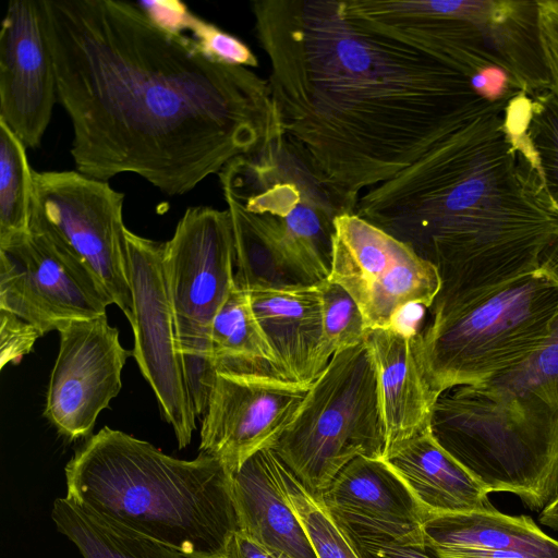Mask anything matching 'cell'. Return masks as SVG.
<instances>
[{
  "label": "cell",
  "instance_id": "cell-1",
  "mask_svg": "<svg viewBox=\"0 0 558 558\" xmlns=\"http://www.w3.org/2000/svg\"><path fill=\"white\" fill-rule=\"evenodd\" d=\"M276 119L356 207L490 106L450 59L433 1H253Z\"/></svg>",
  "mask_w": 558,
  "mask_h": 558
},
{
  "label": "cell",
  "instance_id": "cell-2",
  "mask_svg": "<svg viewBox=\"0 0 558 558\" xmlns=\"http://www.w3.org/2000/svg\"><path fill=\"white\" fill-rule=\"evenodd\" d=\"M43 8L78 172L101 181L134 173L183 195L280 131L267 80L214 60L136 3Z\"/></svg>",
  "mask_w": 558,
  "mask_h": 558
},
{
  "label": "cell",
  "instance_id": "cell-3",
  "mask_svg": "<svg viewBox=\"0 0 558 558\" xmlns=\"http://www.w3.org/2000/svg\"><path fill=\"white\" fill-rule=\"evenodd\" d=\"M525 100L493 105L397 178L360 196L354 214L434 264L432 315L475 304L537 270L558 241L524 130Z\"/></svg>",
  "mask_w": 558,
  "mask_h": 558
},
{
  "label": "cell",
  "instance_id": "cell-4",
  "mask_svg": "<svg viewBox=\"0 0 558 558\" xmlns=\"http://www.w3.org/2000/svg\"><path fill=\"white\" fill-rule=\"evenodd\" d=\"M66 498L189 558H226L240 530L231 472L218 458L163 453L108 426L65 465Z\"/></svg>",
  "mask_w": 558,
  "mask_h": 558
},
{
  "label": "cell",
  "instance_id": "cell-5",
  "mask_svg": "<svg viewBox=\"0 0 558 558\" xmlns=\"http://www.w3.org/2000/svg\"><path fill=\"white\" fill-rule=\"evenodd\" d=\"M558 268V241L550 248ZM434 439L490 493L542 511L558 493V313L527 360L480 386L444 391Z\"/></svg>",
  "mask_w": 558,
  "mask_h": 558
},
{
  "label": "cell",
  "instance_id": "cell-6",
  "mask_svg": "<svg viewBox=\"0 0 558 558\" xmlns=\"http://www.w3.org/2000/svg\"><path fill=\"white\" fill-rule=\"evenodd\" d=\"M558 313V268L549 247L537 270L475 304L432 316L421 331L433 390L480 386L509 372L547 340Z\"/></svg>",
  "mask_w": 558,
  "mask_h": 558
},
{
  "label": "cell",
  "instance_id": "cell-7",
  "mask_svg": "<svg viewBox=\"0 0 558 558\" xmlns=\"http://www.w3.org/2000/svg\"><path fill=\"white\" fill-rule=\"evenodd\" d=\"M223 195L253 213L276 253L302 286L329 278L335 220L354 208L312 171L283 132L218 173Z\"/></svg>",
  "mask_w": 558,
  "mask_h": 558
},
{
  "label": "cell",
  "instance_id": "cell-8",
  "mask_svg": "<svg viewBox=\"0 0 558 558\" xmlns=\"http://www.w3.org/2000/svg\"><path fill=\"white\" fill-rule=\"evenodd\" d=\"M385 447L375 363L363 341L331 357L271 449L319 496L350 461L383 458Z\"/></svg>",
  "mask_w": 558,
  "mask_h": 558
},
{
  "label": "cell",
  "instance_id": "cell-9",
  "mask_svg": "<svg viewBox=\"0 0 558 558\" xmlns=\"http://www.w3.org/2000/svg\"><path fill=\"white\" fill-rule=\"evenodd\" d=\"M33 175L29 231L47 235L78 259L130 322L124 194L77 170Z\"/></svg>",
  "mask_w": 558,
  "mask_h": 558
},
{
  "label": "cell",
  "instance_id": "cell-10",
  "mask_svg": "<svg viewBox=\"0 0 558 558\" xmlns=\"http://www.w3.org/2000/svg\"><path fill=\"white\" fill-rule=\"evenodd\" d=\"M163 268L183 369L214 364L210 326L235 286L229 211L187 208L165 242Z\"/></svg>",
  "mask_w": 558,
  "mask_h": 558
},
{
  "label": "cell",
  "instance_id": "cell-11",
  "mask_svg": "<svg viewBox=\"0 0 558 558\" xmlns=\"http://www.w3.org/2000/svg\"><path fill=\"white\" fill-rule=\"evenodd\" d=\"M125 240L132 294V353L174 430L179 448L183 449L196 426L165 275V242L141 236L128 228Z\"/></svg>",
  "mask_w": 558,
  "mask_h": 558
},
{
  "label": "cell",
  "instance_id": "cell-12",
  "mask_svg": "<svg viewBox=\"0 0 558 558\" xmlns=\"http://www.w3.org/2000/svg\"><path fill=\"white\" fill-rule=\"evenodd\" d=\"M113 304L93 274L47 235L29 231L0 245V310L45 336Z\"/></svg>",
  "mask_w": 558,
  "mask_h": 558
},
{
  "label": "cell",
  "instance_id": "cell-13",
  "mask_svg": "<svg viewBox=\"0 0 558 558\" xmlns=\"http://www.w3.org/2000/svg\"><path fill=\"white\" fill-rule=\"evenodd\" d=\"M312 384L259 371H217L203 415L201 452L232 473L255 452L272 448L294 418Z\"/></svg>",
  "mask_w": 558,
  "mask_h": 558
},
{
  "label": "cell",
  "instance_id": "cell-14",
  "mask_svg": "<svg viewBox=\"0 0 558 558\" xmlns=\"http://www.w3.org/2000/svg\"><path fill=\"white\" fill-rule=\"evenodd\" d=\"M45 416L69 439L89 436L100 412L122 388V369L133 355L122 347L107 314L73 319L59 329Z\"/></svg>",
  "mask_w": 558,
  "mask_h": 558
},
{
  "label": "cell",
  "instance_id": "cell-15",
  "mask_svg": "<svg viewBox=\"0 0 558 558\" xmlns=\"http://www.w3.org/2000/svg\"><path fill=\"white\" fill-rule=\"evenodd\" d=\"M57 100L43 0H11L0 32V120L26 147L36 148Z\"/></svg>",
  "mask_w": 558,
  "mask_h": 558
},
{
  "label": "cell",
  "instance_id": "cell-16",
  "mask_svg": "<svg viewBox=\"0 0 558 558\" xmlns=\"http://www.w3.org/2000/svg\"><path fill=\"white\" fill-rule=\"evenodd\" d=\"M318 497L342 527L424 545L423 527L433 514L381 458H354Z\"/></svg>",
  "mask_w": 558,
  "mask_h": 558
},
{
  "label": "cell",
  "instance_id": "cell-17",
  "mask_svg": "<svg viewBox=\"0 0 558 558\" xmlns=\"http://www.w3.org/2000/svg\"><path fill=\"white\" fill-rule=\"evenodd\" d=\"M364 342L375 363L387 452L429 427L439 396L427 377L421 331L397 325L369 329Z\"/></svg>",
  "mask_w": 558,
  "mask_h": 558
},
{
  "label": "cell",
  "instance_id": "cell-18",
  "mask_svg": "<svg viewBox=\"0 0 558 558\" xmlns=\"http://www.w3.org/2000/svg\"><path fill=\"white\" fill-rule=\"evenodd\" d=\"M240 531L277 558H318L283 488L281 460L271 448L231 473Z\"/></svg>",
  "mask_w": 558,
  "mask_h": 558
},
{
  "label": "cell",
  "instance_id": "cell-19",
  "mask_svg": "<svg viewBox=\"0 0 558 558\" xmlns=\"http://www.w3.org/2000/svg\"><path fill=\"white\" fill-rule=\"evenodd\" d=\"M258 324L271 348L280 376L312 384L320 361L323 315L316 286L248 291Z\"/></svg>",
  "mask_w": 558,
  "mask_h": 558
},
{
  "label": "cell",
  "instance_id": "cell-20",
  "mask_svg": "<svg viewBox=\"0 0 558 558\" xmlns=\"http://www.w3.org/2000/svg\"><path fill=\"white\" fill-rule=\"evenodd\" d=\"M433 514L497 510L486 488L434 439L429 427L381 458Z\"/></svg>",
  "mask_w": 558,
  "mask_h": 558
},
{
  "label": "cell",
  "instance_id": "cell-21",
  "mask_svg": "<svg viewBox=\"0 0 558 558\" xmlns=\"http://www.w3.org/2000/svg\"><path fill=\"white\" fill-rule=\"evenodd\" d=\"M423 541L436 555L543 547L557 542L532 518L498 510L432 515L424 524Z\"/></svg>",
  "mask_w": 558,
  "mask_h": 558
},
{
  "label": "cell",
  "instance_id": "cell-22",
  "mask_svg": "<svg viewBox=\"0 0 558 558\" xmlns=\"http://www.w3.org/2000/svg\"><path fill=\"white\" fill-rule=\"evenodd\" d=\"M405 244L359 217L335 220L333 254L328 279L343 287L360 308L372 288L387 274Z\"/></svg>",
  "mask_w": 558,
  "mask_h": 558
},
{
  "label": "cell",
  "instance_id": "cell-23",
  "mask_svg": "<svg viewBox=\"0 0 558 558\" xmlns=\"http://www.w3.org/2000/svg\"><path fill=\"white\" fill-rule=\"evenodd\" d=\"M51 518L83 558H189L66 497L53 501Z\"/></svg>",
  "mask_w": 558,
  "mask_h": 558
},
{
  "label": "cell",
  "instance_id": "cell-24",
  "mask_svg": "<svg viewBox=\"0 0 558 558\" xmlns=\"http://www.w3.org/2000/svg\"><path fill=\"white\" fill-rule=\"evenodd\" d=\"M209 342L217 371H259L280 375L253 311L250 292L244 289L234 286L230 291L211 323Z\"/></svg>",
  "mask_w": 558,
  "mask_h": 558
},
{
  "label": "cell",
  "instance_id": "cell-25",
  "mask_svg": "<svg viewBox=\"0 0 558 558\" xmlns=\"http://www.w3.org/2000/svg\"><path fill=\"white\" fill-rule=\"evenodd\" d=\"M440 286L436 266L407 245L361 306L368 329L393 326L408 306L430 308Z\"/></svg>",
  "mask_w": 558,
  "mask_h": 558
},
{
  "label": "cell",
  "instance_id": "cell-26",
  "mask_svg": "<svg viewBox=\"0 0 558 558\" xmlns=\"http://www.w3.org/2000/svg\"><path fill=\"white\" fill-rule=\"evenodd\" d=\"M225 196L234 241V282L254 289H288L302 286L284 266L256 216Z\"/></svg>",
  "mask_w": 558,
  "mask_h": 558
},
{
  "label": "cell",
  "instance_id": "cell-27",
  "mask_svg": "<svg viewBox=\"0 0 558 558\" xmlns=\"http://www.w3.org/2000/svg\"><path fill=\"white\" fill-rule=\"evenodd\" d=\"M33 173L25 144L0 120V245L29 232Z\"/></svg>",
  "mask_w": 558,
  "mask_h": 558
},
{
  "label": "cell",
  "instance_id": "cell-28",
  "mask_svg": "<svg viewBox=\"0 0 558 558\" xmlns=\"http://www.w3.org/2000/svg\"><path fill=\"white\" fill-rule=\"evenodd\" d=\"M287 497L304 526L318 558H360L347 534L318 496L312 495L281 461Z\"/></svg>",
  "mask_w": 558,
  "mask_h": 558
},
{
  "label": "cell",
  "instance_id": "cell-29",
  "mask_svg": "<svg viewBox=\"0 0 558 558\" xmlns=\"http://www.w3.org/2000/svg\"><path fill=\"white\" fill-rule=\"evenodd\" d=\"M316 287L323 315L320 361L326 368L336 353L363 342L369 329L359 304L343 287L330 279Z\"/></svg>",
  "mask_w": 558,
  "mask_h": 558
},
{
  "label": "cell",
  "instance_id": "cell-30",
  "mask_svg": "<svg viewBox=\"0 0 558 558\" xmlns=\"http://www.w3.org/2000/svg\"><path fill=\"white\" fill-rule=\"evenodd\" d=\"M524 130L546 191L558 207V101L549 90L527 96Z\"/></svg>",
  "mask_w": 558,
  "mask_h": 558
},
{
  "label": "cell",
  "instance_id": "cell-31",
  "mask_svg": "<svg viewBox=\"0 0 558 558\" xmlns=\"http://www.w3.org/2000/svg\"><path fill=\"white\" fill-rule=\"evenodd\" d=\"M189 32L202 51L218 62L245 68L258 65L257 58L244 43L211 23L194 16Z\"/></svg>",
  "mask_w": 558,
  "mask_h": 558
},
{
  "label": "cell",
  "instance_id": "cell-32",
  "mask_svg": "<svg viewBox=\"0 0 558 558\" xmlns=\"http://www.w3.org/2000/svg\"><path fill=\"white\" fill-rule=\"evenodd\" d=\"M43 336L39 329L23 318L9 311L0 310V367L19 363Z\"/></svg>",
  "mask_w": 558,
  "mask_h": 558
},
{
  "label": "cell",
  "instance_id": "cell-33",
  "mask_svg": "<svg viewBox=\"0 0 558 558\" xmlns=\"http://www.w3.org/2000/svg\"><path fill=\"white\" fill-rule=\"evenodd\" d=\"M340 527L360 558H439L424 545L401 544L387 536Z\"/></svg>",
  "mask_w": 558,
  "mask_h": 558
},
{
  "label": "cell",
  "instance_id": "cell-34",
  "mask_svg": "<svg viewBox=\"0 0 558 558\" xmlns=\"http://www.w3.org/2000/svg\"><path fill=\"white\" fill-rule=\"evenodd\" d=\"M538 36L549 92L558 101V1H537Z\"/></svg>",
  "mask_w": 558,
  "mask_h": 558
},
{
  "label": "cell",
  "instance_id": "cell-35",
  "mask_svg": "<svg viewBox=\"0 0 558 558\" xmlns=\"http://www.w3.org/2000/svg\"><path fill=\"white\" fill-rule=\"evenodd\" d=\"M137 7L160 28L183 34L194 19L187 7L178 0H154L136 2Z\"/></svg>",
  "mask_w": 558,
  "mask_h": 558
},
{
  "label": "cell",
  "instance_id": "cell-36",
  "mask_svg": "<svg viewBox=\"0 0 558 558\" xmlns=\"http://www.w3.org/2000/svg\"><path fill=\"white\" fill-rule=\"evenodd\" d=\"M436 556L439 558H558V541L549 546L543 547L504 548L474 553H445Z\"/></svg>",
  "mask_w": 558,
  "mask_h": 558
},
{
  "label": "cell",
  "instance_id": "cell-37",
  "mask_svg": "<svg viewBox=\"0 0 558 558\" xmlns=\"http://www.w3.org/2000/svg\"><path fill=\"white\" fill-rule=\"evenodd\" d=\"M226 558H277L240 530L229 543Z\"/></svg>",
  "mask_w": 558,
  "mask_h": 558
},
{
  "label": "cell",
  "instance_id": "cell-38",
  "mask_svg": "<svg viewBox=\"0 0 558 558\" xmlns=\"http://www.w3.org/2000/svg\"><path fill=\"white\" fill-rule=\"evenodd\" d=\"M541 524L558 531V493L555 498L539 512Z\"/></svg>",
  "mask_w": 558,
  "mask_h": 558
}]
</instances>
